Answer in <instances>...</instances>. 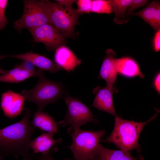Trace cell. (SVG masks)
Instances as JSON below:
<instances>
[{
  "label": "cell",
  "instance_id": "obj_17",
  "mask_svg": "<svg viewBox=\"0 0 160 160\" xmlns=\"http://www.w3.org/2000/svg\"><path fill=\"white\" fill-rule=\"evenodd\" d=\"M32 124L42 132H58V126L54 119L47 113L37 111L34 113L31 121Z\"/></svg>",
  "mask_w": 160,
  "mask_h": 160
},
{
  "label": "cell",
  "instance_id": "obj_1",
  "mask_svg": "<svg viewBox=\"0 0 160 160\" xmlns=\"http://www.w3.org/2000/svg\"><path fill=\"white\" fill-rule=\"evenodd\" d=\"M30 109H24L23 116L19 122L0 129V159L12 155L23 160H33L30 144L36 130L30 118Z\"/></svg>",
  "mask_w": 160,
  "mask_h": 160
},
{
  "label": "cell",
  "instance_id": "obj_21",
  "mask_svg": "<svg viewBox=\"0 0 160 160\" xmlns=\"http://www.w3.org/2000/svg\"><path fill=\"white\" fill-rule=\"evenodd\" d=\"M113 11L108 1L92 0L91 12L97 13L111 14Z\"/></svg>",
  "mask_w": 160,
  "mask_h": 160
},
{
  "label": "cell",
  "instance_id": "obj_16",
  "mask_svg": "<svg viewBox=\"0 0 160 160\" xmlns=\"http://www.w3.org/2000/svg\"><path fill=\"white\" fill-rule=\"evenodd\" d=\"M114 62L117 73L127 77L138 76L142 78H144L137 63L131 58H116Z\"/></svg>",
  "mask_w": 160,
  "mask_h": 160
},
{
  "label": "cell",
  "instance_id": "obj_11",
  "mask_svg": "<svg viewBox=\"0 0 160 160\" xmlns=\"http://www.w3.org/2000/svg\"><path fill=\"white\" fill-rule=\"evenodd\" d=\"M7 57L18 59L28 62L43 71L55 73L63 69L48 58L32 51L15 55H7Z\"/></svg>",
  "mask_w": 160,
  "mask_h": 160
},
{
  "label": "cell",
  "instance_id": "obj_13",
  "mask_svg": "<svg viewBox=\"0 0 160 160\" xmlns=\"http://www.w3.org/2000/svg\"><path fill=\"white\" fill-rule=\"evenodd\" d=\"M116 53L111 49L105 52L99 73V77L105 80L107 85L110 87L113 85L116 79L117 72L115 65Z\"/></svg>",
  "mask_w": 160,
  "mask_h": 160
},
{
  "label": "cell",
  "instance_id": "obj_31",
  "mask_svg": "<svg viewBox=\"0 0 160 160\" xmlns=\"http://www.w3.org/2000/svg\"><path fill=\"white\" fill-rule=\"evenodd\" d=\"M89 160H101L97 156H95L93 157H92Z\"/></svg>",
  "mask_w": 160,
  "mask_h": 160
},
{
  "label": "cell",
  "instance_id": "obj_3",
  "mask_svg": "<svg viewBox=\"0 0 160 160\" xmlns=\"http://www.w3.org/2000/svg\"><path fill=\"white\" fill-rule=\"evenodd\" d=\"M68 131L72 140L68 147L76 160H89L96 156L102 146L100 143V140L105 133V130L96 131L75 130L71 127Z\"/></svg>",
  "mask_w": 160,
  "mask_h": 160
},
{
  "label": "cell",
  "instance_id": "obj_14",
  "mask_svg": "<svg viewBox=\"0 0 160 160\" xmlns=\"http://www.w3.org/2000/svg\"><path fill=\"white\" fill-rule=\"evenodd\" d=\"M40 70H30L24 68L20 64L12 69L0 75V81L18 83L32 77L39 76L43 73Z\"/></svg>",
  "mask_w": 160,
  "mask_h": 160
},
{
  "label": "cell",
  "instance_id": "obj_6",
  "mask_svg": "<svg viewBox=\"0 0 160 160\" xmlns=\"http://www.w3.org/2000/svg\"><path fill=\"white\" fill-rule=\"evenodd\" d=\"M23 2V14L14 23V28L19 32L24 28L29 30L46 24L52 25L42 0H24Z\"/></svg>",
  "mask_w": 160,
  "mask_h": 160
},
{
  "label": "cell",
  "instance_id": "obj_20",
  "mask_svg": "<svg viewBox=\"0 0 160 160\" xmlns=\"http://www.w3.org/2000/svg\"><path fill=\"white\" fill-rule=\"evenodd\" d=\"M158 1H153L142 10L137 12H132L131 14L140 17L151 25Z\"/></svg>",
  "mask_w": 160,
  "mask_h": 160
},
{
  "label": "cell",
  "instance_id": "obj_9",
  "mask_svg": "<svg viewBox=\"0 0 160 160\" xmlns=\"http://www.w3.org/2000/svg\"><path fill=\"white\" fill-rule=\"evenodd\" d=\"M25 98L21 94L9 90L1 95V107L5 116L13 119L20 115Z\"/></svg>",
  "mask_w": 160,
  "mask_h": 160
},
{
  "label": "cell",
  "instance_id": "obj_24",
  "mask_svg": "<svg viewBox=\"0 0 160 160\" xmlns=\"http://www.w3.org/2000/svg\"><path fill=\"white\" fill-rule=\"evenodd\" d=\"M151 26L156 32L160 29V3L159 1L157 4Z\"/></svg>",
  "mask_w": 160,
  "mask_h": 160
},
{
  "label": "cell",
  "instance_id": "obj_30",
  "mask_svg": "<svg viewBox=\"0 0 160 160\" xmlns=\"http://www.w3.org/2000/svg\"><path fill=\"white\" fill-rule=\"evenodd\" d=\"M7 55H0V60L2 59L7 57ZM8 70H4L2 69L0 67V75L8 71Z\"/></svg>",
  "mask_w": 160,
  "mask_h": 160
},
{
  "label": "cell",
  "instance_id": "obj_19",
  "mask_svg": "<svg viewBox=\"0 0 160 160\" xmlns=\"http://www.w3.org/2000/svg\"><path fill=\"white\" fill-rule=\"evenodd\" d=\"M131 0H109L112 9L115 14V21L124 18L126 9L128 8L132 1Z\"/></svg>",
  "mask_w": 160,
  "mask_h": 160
},
{
  "label": "cell",
  "instance_id": "obj_8",
  "mask_svg": "<svg viewBox=\"0 0 160 160\" xmlns=\"http://www.w3.org/2000/svg\"><path fill=\"white\" fill-rule=\"evenodd\" d=\"M29 31L34 42L43 43L49 51L65 45V37L51 24H46Z\"/></svg>",
  "mask_w": 160,
  "mask_h": 160
},
{
  "label": "cell",
  "instance_id": "obj_26",
  "mask_svg": "<svg viewBox=\"0 0 160 160\" xmlns=\"http://www.w3.org/2000/svg\"><path fill=\"white\" fill-rule=\"evenodd\" d=\"M153 45L154 50L158 52L160 50V29L156 32L153 39Z\"/></svg>",
  "mask_w": 160,
  "mask_h": 160
},
{
  "label": "cell",
  "instance_id": "obj_23",
  "mask_svg": "<svg viewBox=\"0 0 160 160\" xmlns=\"http://www.w3.org/2000/svg\"><path fill=\"white\" fill-rule=\"evenodd\" d=\"M8 2L7 0H0V31L4 29L8 23L5 14Z\"/></svg>",
  "mask_w": 160,
  "mask_h": 160
},
{
  "label": "cell",
  "instance_id": "obj_29",
  "mask_svg": "<svg viewBox=\"0 0 160 160\" xmlns=\"http://www.w3.org/2000/svg\"><path fill=\"white\" fill-rule=\"evenodd\" d=\"M160 74L158 73L156 76L154 81V86L157 91L160 93Z\"/></svg>",
  "mask_w": 160,
  "mask_h": 160
},
{
  "label": "cell",
  "instance_id": "obj_5",
  "mask_svg": "<svg viewBox=\"0 0 160 160\" xmlns=\"http://www.w3.org/2000/svg\"><path fill=\"white\" fill-rule=\"evenodd\" d=\"M52 25L65 37L75 38V28L79 23L80 14L73 7H65L57 2L42 0Z\"/></svg>",
  "mask_w": 160,
  "mask_h": 160
},
{
  "label": "cell",
  "instance_id": "obj_15",
  "mask_svg": "<svg viewBox=\"0 0 160 160\" xmlns=\"http://www.w3.org/2000/svg\"><path fill=\"white\" fill-rule=\"evenodd\" d=\"M55 134L54 132L43 133L40 136L32 140L30 146L35 153H40L42 154L48 153L51 148L56 144L61 143V138L56 140L53 138Z\"/></svg>",
  "mask_w": 160,
  "mask_h": 160
},
{
  "label": "cell",
  "instance_id": "obj_25",
  "mask_svg": "<svg viewBox=\"0 0 160 160\" xmlns=\"http://www.w3.org/2000/svg\"><path fill=\"white\" fill-rule=\"evenodd\" d=\"M148 1L146 0H132L128 7V11L127 13L128 14H131L134 10L144 6L147 4Z\"/></svg>",
  "mask_w": 160,
  "mask_h": 160
},
{
  "label": "cell",
  "instance_id": "obj_18",
  "mask_svg": "<svg viewBox=\"0 0 160 160\" xmlns=\"http://www.w3.org/2000/svg\"><path fill=\"white\" fill-rule=\"evenodd\" d=\"M101 160H137L128 151L105 148L102 145L96 156Z\"/></svg>",
  "mask_w": 160,
  "mask_h": 160
},
{
  "label": "cell",
  "instance_id": "obj_4",
  "mask_svg": "<svg viewBox=\"0 0 160 160\" xmlns=\"http://www.w3.org/2000/svg\"><path fill=\"white\" fill-rule=\"evenodd\" d=\"M38 77L39 81L33 87L29 90H23L21 94L27 102L36 104L37 111H42L46 105L57 101L66 93L61 82L51 81L43 73Z\"/></svg>",
  "mask_w": 160,
  "mask_h": 160
},
{
  "label": "cell",
  "instance_id": "obj_2",
  "mask_svg": "<svg viewBox=\"0 0 160 160\" xmlns=\"http://www.w3.org/2000/svg\"><path fill=\"white\" fill-rule=\"evenodd\" d=\"M156 113L143 122H137L115 117L113 129L106 140H102L114 144L121 150L129 152L134 149L140 150L138 140L144 127L155 118Z\"/></svg>",
  "mask_w": 160,
  "mask_h": 160
},
{
  "label": "cell",
  "instance_id": "obj_28",
  "mask_svg": "<svg viewBox=\"0 0 160 160\" xmlns=\"http://www.w3.org/2000/svg\"><path fill=\"white\" fill-rule=\"evenodd\" d=\"M55 1L65 7L71 8L72 7V5L73 3L76 1L73 0H55Z\"/></svg>",
  "mask_w": 160,
  "mask_h": 160
},
{
  "label": "cell",
  "instance_id": "obj_10",
  "mask_svg": "<svg viewBox=\"0 0 160 160\" xmlns=\"http://www.w3.org/2000/svg\"><path fill=\"white\" fill-rule=\"evenodd\" d=\"M113 87H110L107 85L102 87L97 86L94 89L93 93L95 97L92 106L99 110L107 112L116 117L117 116L113 100L114 92Z\"/></svg>",
  "mask_w": 160,
  "mask_h": 160
},
{
  "label": "cell",
  "instance_id": "obj_12",
  "mask_svg": "<svg viewBox=\"0 0 160 160\" xmlns=\"http://www.w3.org/2000/svg\"><path fill=\"white\" fill-rule=\"evenodd\" d=\"M54 58L55 63L58 65L68 72L73 71L81 62V60L65 46H61L55 50Z\"/></svg>",
  "mask_w": 160,
  "mask_h": 160
},
{
  "label": "cell",
  "instance_id": "obj_22",
  "mask_svg": "<svg viewBox=\"0 0 160 160\" xmlns=\"http://www.w3.org/2000/svg\"><path fill=\"white\" fill-rule=\"evenodd\" d=\"M92 0H78L76 1L78 8L76 9L80 14L89 13L91 12Z\"/></svg>",
  "mask_w": 160,
  "mask_h": 160
},
{
  "label": "cell",
  "instance_id": "obj_27",
  "mask_svg": "<svg viewBox=\"0 0 160 160\" xmlns=\"http://www.w3.org/2000/svg\"><path fill=\"white\" fill-rule=\"evenodd\" d=\"M33 160H55L54 159L52 156L51 151H50L47 153L44 154H41L37 156ZM66 160H68V159Z\"/></svg>",
  "mask_w": 160,
  "mask_h": 160
},
{
  "label": "cell",
  "instance_id": "obj_7",
  "mask_svg": "<svg viewBox=\"0 0 160 160\" xmlns=\"http://www.w3.org/2000/svg\"><path fill=\"white\" fill-rule=\"evenodd\" d=\"M63 97L67 108V111L63 120L58 123L63 127L70 125L75 130L79 129L81 126L91 122H95L97 120L90 109L77 98L66 94Z\"/></svg>",
  "mask_w": 160,
  "mask_h": 160
}]
</instances>
